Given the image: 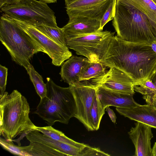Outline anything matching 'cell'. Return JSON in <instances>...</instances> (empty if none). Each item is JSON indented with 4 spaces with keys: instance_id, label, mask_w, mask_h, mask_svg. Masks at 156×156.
<instances>
[{
    "instance_id": "obj_1",
    "label": "cell",
    "mask_w": 156,
    "mask_h": 156,
    "mask_svg": "<svg viewBox=\"0 0 156 156\" xmlns=\"http://www.w3.org/2000/svg\"><path fill=\"white\" fill-rule=\"evenodd\" d=\"M99 62L128 74L135 83L147 79L156 66V53L151 44L123 40L113 36L103 49Z\"/></svg>"
},
{
    "instance_id": "obj_2",
    "label": "cell",
    "mask_w": 156,
    "mask_h": 156,
    "mask_svg": "<svg viewBox=\"0 0 156 156\" xmlns=\"http://www.w3.org/2000/svg\"><path fill=\"white\" fill-rule=\"evenodd\" d=\"M112 25L122 40L151 44L156 39V22L130 0H116Z\"/></svg>"
},
{
    "instance_id": "obj_3",
    "label": "cell",
    "mask_w": 156,
    "mask_h": 156,
    "mask_svg": "<svg viewBox=\"0 0 156 156\" xmlns=\"http://www.w3.org/2000/svg\"><path fill=\"white\" fill-rule=\"evenodd\" d=\"M30 108L26 98L17 90L10 94L0 95V134L5 140H12L21 135L20 140L31 131L37 130L30 119Z\"/></svg>"
},
{
    "instance_id": "obj_4",
    "label": "cell",
    "mask_w": 156,
    "mask_h": 156,
    "mask_svg": "<svg viewBox=\"0 0 156 156\" xmlns=\"http://www.w3.org/2000/svg\"><path fill=\"white\" fill-rule=\"evenodd\" d=\"M47 80L46 95L41 99L34 113L45 120L48 126L57 122L67 124L76 111L70 88L57 85L50 78H47Z\"/></svg>"
},
{
    "instance_id": "obj_5",
    "label": "cell",
    "mask_w": 156,
    "mask_h": 156,
    "mask_svg": "<svg viewBox=\"0 0 156 156\" xmlns=\"http://www.w3.org/2000/svg\"><path fill=\"white\" fill-rule=\"evenodd\" d=\"M0 41L12 60L25 69L34 55L44 51L25 31L10 18L2 14L0 19Z\"/></svg>"
},
{
    "instance_id": "obj_6",
    "label": "cell",
    "mask_w": 156,
    "mask_h": 156,
    "mask_svg": "<svg viewBox=\"0 0 156 156\" xmlns=\"http://www.w3.org/2000/svg\"><path fill=\"white\" fill-rule=\"evenodd\" d=\"M1 9L3 14L11 19L34 25L44 24L57 27L55 12L47 3L42 0H22L4 5Z\"/></svg>"
},
{
    "instance_id": "obj_7",
    "label": "cell",
    "mask_w": 156,
    "mask_h": 156,
    "mask_svg": "<svg viewBox=\"0 0 156 156\" xmlns=\"http://www.w3.org/2000/svg\"><path fill=\"white\" fill-rule=\"evenodd\" d=\"M115 32L98 30L95 32L66 40V46L77 54L92 61L99 62L103 49Z\"/></svg>"
},
{
    "instance_id": "obj_8",
    "label": "cell",
    "mask_w": 156,
    "mask_h": 156,
    "mask_svg": "<svg viewBox=\"0 0 156 156\" xmlns=\"http://www.w3.org/2000/svg\"><path fill=\"white\" fill-rule=\"evenodd\" d=\"M10 19L27 33L41 48L44 53L52 59V63L54 65L61 66L65 60L72 56L71 52L66 46L56 42L38 30L34 25L27 22Z\"/></svg>"
},
{
    "instance_id": "obj_9",
    "label": "cell",
    "mask_w": 156,
    "mask_h": 156,
    "mask_svg": "<svg viewBox=\"0 0 156 156\" xmlns=\"http://www.w3.org/2000/svg\"><path fill=\"white\" fill-rule=\"evenodd\" d=\"M74 98L76 111L74 117L82 123L88 131H93L90 110L97 95L98 88L79 83L69 85Z\"/></svg>"
},
{
    "instance_id": "obj_10",
    "label": "cell",
    "mask_w": 156,
    "mask_h": 156,
    "mask_svg": "<svg viewBox=\"0 0 156 156\" xmlns=\"http://www.w3.org/2000/svg\"><path fill=\"white\" fill-rule=\"evenodd\" d=\"M114 0H65L69 18L82 16L101 20Z\"/></svg>"
},
{
    "instance_id": "obj_11",
    "label": "cell",
    "mask_w": 156,
    "mask_h": 156,
    "mask_svg": "<svg viewBox=\"0 0 156 156\" xmlns=\"http://www.w3.org/2000/svg\"><path fill=\"white\" fill-rule=\"evenodd\" d=\"M135 83L126 73L117 68L111 67L104 76L94 81L91 85L119 93L133 95Z\"/></svg>"
},
{
    "instance_id": "obj_12",
    "label": "cell",
    "mask_w": 156,
    "mask_h": 156,
    "mask_svg": "<svg viewBox=\"0 0 156 156\" xmlns=\"http://www.w3.org/2000/svg\"><path fill=\"white\" fill-rule=\"evenodd\" d=\"M135 127L128 132L135 147V156H152L151 140L153 136L151 127L144 123L136 122Z\"/></svg>"
},
{
    "instance_id": "obj_13",
    "label": "cell",
    "mask_w": 156,
    "mask_h": 156,
    "mask_svg": "<svg viewBox=\"0 0 156 156\" xmlns=\"http://www.w3.org/2000/svg\"><path fill=\"white\" fill-rule=\"evenodd\" d=\"M100 21L79 16L69 18L68 23L62 29L65 40L85 35L99 30Z\"/></svg>"
},
{
    "instance_id": "obj_14",
    "label": "cell",
    "mask_w": 156,
    "mask_h": 156,
    "mask_svg": "<svg viewBox=\"0 0 156 156\" xmlns=\"http://www.w3.org/2000/svg\"><path fill=\"white\" fill-rule=\"evenodd\" d=\"M97 94L101 104L105 108L110 106L132 108L140 105L135 101L133 94L119 93L101 87H98Z\"/></svg>"
},
{
    "instance_id": "obj_15",
    "label": "cell",
    "mask_w": 156,
    "mask_h": 156,
    "mask_svg": "<svg viewBox=\"0 0 156 156\" xmlns=\"http://www.w3.org/2000/svg\"><path fill=\"white\" fill-rule=\"evenodd\" d=\"M116 110L125 117L156 128V108L151 105H140L132 108H116Z\"/></svg>"
},
{
    "instance_id": "obj_16",
    "label": "cell",
    "mask_w": 156,
    "mask_h": 156,
    "mask_svg": "<svg viewBox=\"0 0 156 156\" xmlns=\"http://www.w3.org/2000/svg\"><path fill=\"white\" fill-rule=\"evenodd\" d=\"M88 59L72 55L62 66L59 74L62 80L69 85L79 83L81 69Z\"/></svg>"
},
{
    "instance_id": "obj_17",
    "label": "cell",
    "mask_w": 156,
    "mask_h": 156,
    "mask_svg": "<svg viewBox=\"0 0 156 156\" xmlns=\"http://www.w3.org/2000/svg\"><path fill=\"white\" fill-rule=\"evenodd\" d=\"M105 66L100 62L88 59L81 69L79 83L90 86L94 81L105 75Z\"/></svg>"
},
{
    "instance_id": "obj_18",
    "label": "cell",
    "mask_w": 156,
    "mask_h": 156,
    "mask_svg": "<svg viewBox=\"0 0 156 156\" xmlns=\"http://www.w3.org/2000/svg\"><path fill=\"white\" fill-rule=\"evenodd\" d=\"M134 89L143 95L147 104L156 108V87L151 80L147 78L136 83Z\"/></svg>"
},
{
    "instance_id": "obj_19",
    "label": "cell",
    "mask_w": 156,
    "mask_h": 156,
    "mask_svg": "<svg viewBox=\"0 0 156 156\" xmlns=\"http://www.w3.org/2000/svg\"><path fill=\"white\" fill-rule=\"evenodd\" d=\"M37 130L50 138L63 143L82 148L86 144L76 142L66 136L62 132L55 129L51 126L37 127Z\"/></svg>"
},
{
    "instance_id": "obj_20",
    "label": "cell",
    "mask_w": 156,
    "mask_h": 156,
    "mask_svg": "<svg viewBox=\"0 0 156 156\" xmlns=\"http://www.w3.org/2000/svg\"><path fill=\"white\" fill-rule=\"evenodd\" d=\"M34 26L44 34L56 42L66 46L65 35L62 28L58 26L52 27L44 24Z\"/></svg>"
},
{
    "instance_id": "obj_21",
    "label": "cell",
    "mask_w": 156,
    "mask_h": 156,
    "mask_svg": "<svg viewBox=\"0 0 156 156\" xmlns=\"http://www.w3.org/2000/svg\"><path fill=\"white\" fill-rule=\"evenodd\" d=\"M26 69L37 93L41 98L45 97L47 90L46 84L44 83L42 76L35 70L31 64Z\"/></svg>"
},
{
    "instance_id": "obj_22",
    "label": "cell",
    "mask_w": 156,
    "mask_h": 156,
    "mask_svg": "<svg viewBox=\"0 0 156 156\" xmlns=\"http://www.w3.org/2000/svg\"><path fill=\"white\" fill-rule=\"evenodd\" d=\"M105 109L101 104L97 94L90 112L91 124L94 130L99 129L101 119L105 113Z\"/></svg>"
},
{
    "instance_id": "obj_23",
    "label": "cell",
    "mask_w": 156,
    "mask_h": 156,
    "mask_svg": "<svg viewBox=\"0 0 156 156\" xmlns=\"http://www.w3.org/2000/svg\"><path fill=\"white\" fill-rule=\"evenodd\" d=\"M156 22V5L152 0H130Z\"/></svg>"
},
{
    "instance_id": "obj_24",
    "label": "cell",
    "mask_w": 156,
    "mask_h": 156,
    "mask_svg": "<svg viewBox=\"0 0 156 156\" xmlns=\"http://www.w3.org/2000/svg\"><path fill=\"white\" fill-rule=\"evenodd\" d=\"M0 144L3 148L13 154L29 156L27 153L28 145L26 146L16 145L13 144L12 140H8L1 137L0 138Z\"/></svg>"
},
{
    "instance_id": "obj_25",
    "label": "cell",
    "mask_w": 156,
    "mask_h": 156,
    "mask_svg": "<svg viewBox=\"0 0 156 156\" xmlns=\"http://www.w3.org/2000/svg\"><path fill=\"white\" fill-rule=\"evenodd\" d=\"M115 0H114L112 2L101 19L99 30L102 31L105 25L113 19L115 15Z\"/></svg>"
},
{
    "instance_id": "obj_26",
    "label": "cell",
    "mask_w": 156,
    "mask_h": 156,
    "mask_svg": "<svg viewBox=\"0 0 156 156\" xmlns=\"http://www.w3.org/2000/svg\"><path fill=\"white\" fill-rule=\"evenodd\" d=\"M110 156V155L101 151L98 148L90 147L87 145L82 148L80 156Z\"/></svg>"
},
{
    "instance_id": "obj_27",
    "label": "cell",
    "mask_w": 156,
    "mask_h": 156,
    "mask_svg": "<svg viewBox=\"0 0 156 156\" xmlns=\"http://www.w3.org/2000/svg\"><path fill=\"white\" fill-rule=\"evenodd\" d=\"M8 69L0 65V95H2L5 92L7 84Z\"/></svg>"
},
{
    "instance_id": "obj_28",
    "label": "cell",
    "mask_w": 156,
    "mask_h": 156,
    "mask_svg": "<svg viewBox=\"0 0 156 156\" xmlns=\"http://www.w3.org/2000/svg\"><path fill=\"white\" fill-rule=\"evenodd\" d=\"M106 108V111L107 112L110 119L114 123H116L117 117L114 112L109 106H107Z\"/></svg>"
},
{
    "instance_id": "obj_29",
    "label": "cell",
    "mask_w": 156,
    "mask_h": 156,
    "mask_svg": "<svg viewBox=\"0 0 156 156\" xmlns=\"http://www.w3.org/2000/svg\"><path fill=\"white\" fill-rule=\"evenodd\" d=\"M147 78L151 80L156 87V66Z\"/></svg>"
},
{
    "instance_id": "obj_30",
    "label": "cell",
    "mask_w": 156,
    "mask_h": 156,
    "mask_svg": "<svg viewBox=\"0 0 156 156\" xmlns=\"http://www.w3.org/2000/svg\"><path fill=\"white\" fill-rule=\"evenodd\" d=\"M22 0H0V8L3 6L18 2Z\"/></svg>"
},
{
    "instance_id": "obj_31",
    "label": "cell",
    "mask_w": 156,
    "mask_h": 156,
    "mask_svg": "<svg viewBox=\"0 0 156 156\" xmlns=\"http://www.w3.org/2000/svg\"><path fill=\"white\" fill-rule=\"evenodd\" d=\"M151 46L153 50L156 53V39L151 42Z\"/></svg>"
},
{
    "instance_id": "obj_32",
    "label": "cell",
    "mask_w": 156,
    "mask_h": 156,
    "mask_svg": "<svg viewBox=\"0 0 156 156\" xmlns=\"http://www.w3.org/2000/svg\"><path fill=\"white\" fill-rule=\"evenodd\" d=\"M152 155L153 156H156V142L155 143L152 148Z\"/></svg>"
},
{
    "instance_id": "obj_33",
    "label": "cell",
    "mask_w": 156,
    "mask_h": 156,
    "mask_svg": "<svg viewBox=\"0 0 156 156\" xmlns=\"http://www.w3.org/2000/svg\"><path fill=\"white\" fill-rule=\"evenodd\" d=\"M47 3H50L55 2L54 0H41Z\"/></svg>"
},
{
    "instance_id": "obj_34",
    "label": "cell",
    "mask_w": 156,
    "mask_h": 156,
    "mask_svg": "<svg viewBox=\"0 0 156 156\" xmlns=\"http://www.w3.org/2000/svg\"><path fill=\"white\" fill-rule=\"evenodd\" d=\"M152 0L156 5V0Z\"/></svg>"
},
{
    "instance_id": "obj_35",
    "label": "cell",
    "mask_w": 156,
    "mask_h": 156,
    "mask_svg": "<svg viewBox=\"0 0 156 156\" xmlns=\"http://www.w3.org/2000/svg\"><path fill=\"white\" fill-rule=\"evenodd\" d=\"M54 0L55 1V2H56L57 0Z\"/></svg>"
}]
</instances>
